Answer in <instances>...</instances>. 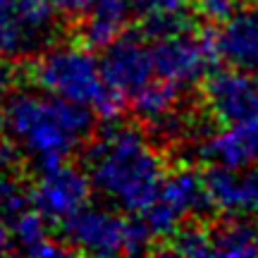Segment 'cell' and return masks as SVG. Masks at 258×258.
Here are the masks:
<instances>
[{"mask_svg": "<svg viewBox=\"0 0 258 258\" xmlns=\"http://www.w3.org/2000/svg\"><path fill=\"white\" fill-rule=\"evenodd\" d=\"M93 3L96 0H53V8H55V15H60L67 22H79L89 15Z\"/></svg>", "mask_w": 258, "mask_h": 258, "instance_id": "obj_23", "label": "cell"}, {"mask_svg": "<svg viewBox=\"0 0 258 258\" xmlns=\"http://www.w3.org/2000/svg\"><path fill=\"white\" fill-rule=\"evenodd\" d=\"M213 256L225 258H249L258 256L253 244V222L244 218H232L211 230Z\"/></svg>", "mask_w": 258, "mask_h": 258, "instance_id": "obj_14", "label": "cell"}, {"mask_svg": "<svg viewBox=\"0 0 258 258\" xmlns=\"http://www.w3.org/2000/svg\"><path fill=\"white\" fill-rule=\"evenodd\" d=\"M15 10H17V22L29 46L36 48L41 38L50 34V27H53V17H55L53 0H15Z\"/></svg>", "mask_w": 258, "mask_h": 258, "instance_id": "obj_16", "label": "cell"}, {"mask_svg": "<svg viewBox=\"0 0 258 258\" xmlns=\"http://www.w3.org/2000/svg\"><path fill=\"white\" fill-rule=\"evenodd\" d=\"M153 53V72L158 79L175 84L179 89L194 86L213 72V64L218 62L215 36L211 29L201 34H177L170 38H160L151 48Z\"/></svg>", "mask_w": 258, "mask_h": 258, "instance_id": "obj_6", "label": "cell"}, {"mask_svg": "<svg viewBox=\"0 0 258 258\" xmlns=\"http://www.w3.org/2000/svg\"><path fill=\"white\" fill-rule=\"evenodd\" d=\"M134 0H96L82 24V43L89 50H105L124 34Z\"/></svg>", "mask_w": 258, "mask_h": 258, "instance_id": "obj_13", "label": "cell"}, {"mask_svg": "<svg viewBox=\"0 0 258 258\" xmlns=\"http://www.w3.org/2000/svg\"><path fill=\"white\" fill-rule=\"evenodd\" d=\"M62 241L79 253L89 256H139L146 253L153 244L151 232L141 218H122L120 213L98 208V206H84L62 222Z\"/></svg>", "mask_w": 258, "mask_h": 258, "instance_id": "obj_3", "label": "cell"}, {"mask_svg": "<svg viewBox=\"0 0 258 258\" xmlns=\"http://www.w3.org/2000/svg\"><path fill=\"white\" fill-rule=\"evenodd\" d=\"M253 244H256V253H258V222H253Z\"/></svg>", "mask_w": 258, "mask_h": 258, "instance_id": "obj_27", "label": "cell"}, {"mask_svg": "<svg viewBox=\"0 0 258 258\" xmlns=\"http://www.w3.org/2000/svg\"><path fill=\"white\" fill-rule=\"evenodd\" d=\"M31 50L17 22L15 0H0V57H17Z\"/></svg>", "mask_w": 258, "mask_h": 258, "instance_id": "obj_20", "label": "cell"}, {"mask_svg": "<svg viewBox=\"0 0 258 258\" xmlns=\"http://www.w3.org/2000/svg\"><path fill=\"white\" fill-rule=\"evenodd\" d=\"M208 208L213 206L203 186V177H199V172L189 167H182L170 175L165 172L156 199L139 215L153 239L167 241L186 218L201 215Z\"/></svg>", "mask_w": 258, "mask_h": 258, "instance_id": "obj_5", "label": "cell"}, {"mask_svg": "<svg viewBox=\"0 0 258 258\" xmlns=\"http://www.w3.org/2000/svg\"><path fill=\"white\" fill-rule=\"evenodd\" d=\"M170 253H179V256L189 258H201V256H213V244H211V230L203 227L199 222L191 225H179L175 234L170 237Z\"/></svg>", "mask_w": 258, "mask_h": 258, "instance_id": "obj_19", "label": "cell"}, {"mask_svg": "<svg viewBox=\"0 0 258 258\" xmlns=\"http://www.w3.org/2000/svg\"><path fill=\"white\" fill-rule=\"evenodd\" d=\"M103 82L122 96L134 93L153 79V53L141 34H122L103 50L101 57Z\"/></svg>", "mask_w": 258, "mask_h": 258, "instance_id": "obj_9", "label": "cell"}, {"mask_svg": "<svg viewBox=\"0 0 258 258\" xmlns=\"http://www.w3.org/2000/svg\"><path fill=\"white\" fill-rule=\"evenodd\" d=\"M27 253L34 258H55V256H67V253H72V249H70V246H62V244H57V241H53L48 237L46 241L36 244V246L31 251H27Z\"/></svg>", "mask_w": 258, "mask_h": 258, "instance_id": "obj_24", "label": "cell"}, {"mask_svg": "<svg viewBox=\"0 0 258 258\" xmlns=\"http://www.w3.org/2000/svg\"><path fill=\"white\" fill-rule=\"evenodd\" d=\"M179 103V86L158 79V82L144 84L134 96H132V108L139 117L148 122H158L170 112H175V105Z\"/></svg>", "mask_w": 258, "mask_h": 258, "instance_id": "obj_15", "label": "cell"}, {"mask_svg": "<svg viewBox=\"0 0 258 258\" xmlns=\"http://www.w3.org/2000/svg\"><path fill=\"white\" fill-rule=\"evenodd\" d=\"M3 108L8 134L38 170L67 160L93 129L91 108L50 93H12Z\"/></svg>", "mask_w": 258, "mask_h": 258, "instance_id": "obj_2", "label": "cell"}, {"mask_svg": "<svg viewBox=\"0 0 258 258\" xmlns=\"http://www.w3.org/2000/svg\"><path fill=\"white\" fill-rule=\"evenodd\" d=\"M194 3H196V12L203 19L220 22V24L241 8V0H194Z\"/></svg>", "mask_w": 258, "mask_h": 258, "instance_id": "obj_22", "label": "cell"}, {"mask_svg": "<svg viewBox=\"0 0 258 258\" xmlns=\"http://www.w3.org/2000/svg\"><path fill=\"white\" fill-rule=\"evenodd\" d=\"M8 227L12 234V244H17L24 253L50 237L48 234V218L41 215L36 208H24L15 218H10Z\"/></svg>", "mask_w": 258, "mask_h": 258, "instance_id": "obj_18", "label": "cell"}, {"mask_svg": "<svg viewBox=\"0 0 258 258\" xmlns=\"http://www.w3.org/2000/svg\"><path fill=\"white\" fill-rule=\"evenodd\" d=\"M194 19L184 8H158V10H146V17L141 22V36L146 41H160V38H170L177 34L191 31Z\"/></svg>", "mask_w": 258, "mask_h": 258, "instance_id": "obj_17", "label": "cell"}, {"mask_svg": "<svg viewBox=\"0 0 258 258\" xmlns=\"http://www.w3.org/2000/svg\"><path fill=\"white\" fill-rule=\"evenodd\" d=\"M29 189L19 182L15 172H0V218L10 220L24 208H29Z\"/></svg>", "mask_w": 258, "mask_h": 258, "instance_id": "obj_21", "label": "cell"}, {"mask_svg": "<svg viewBox=\"0 0 258 258\" xmlns=\"http://www.w3.org/2000/svg\"><path fill=\"white\" fill-rule=\"evenodd\" d=\"M31 203L41 215L48 220L62 222L72 213L84 208L91 196V182L89 175L74 165L57 163V165L43 167L36 186L29 191Z\"/></svg>", "mask_w": 258, "mask_h": 258, "instance_id": "obj_7", "label": "cell"}, {"mask_svg": "<svg viewBox=\"0 0 258 258\" xmlns=\"http://www.w3.org/2000/svg\"><path fill=\"white\" fill-rule=\"evenodd\" d=\"M29 77L43 93L93 108L108 84L93 50L84 46H57L34 60Z\"/></svg>", "mask_w": 258, "mask_h": 258, "instance_id": "obj_4", "label": "cell"}, {"mask_svg": "<svg viewBox=\"0 0 258 258\" xmlns=\"http://www.w3.org/2000/svg\"><path fill=\"white\" fill-rule=\"evenodd\" d=\"M253 3H258V0H253Z\"/></svg>", "mask_w": 258, "mask_h": 258, "instance_id": "obj_28", "label": "cell"}, {"mask_svg": "<svg viewBox=\"0 0 258 258\" xmlns=\"http://www.w3.org/2000/svg\"><path fill=\"white\" fill-rule=\"evenodd\" d=\"M203 186L213 208L230 215H251L258 213V163L246 167H218L203 175Z\"/></svg>", "mask_w": 258, "mask_h": 258, "instance_id": "obj_10", "label": "cell"}, {"mask_svg": "<svg viewBox=\"0 0 258 258\" xmlns=\"http://www.w3.org/2000/svg\"><path fill=\"white\" fill-rule=\"evenodd\" d=\"M89 182L103 199L127 213H141L156 199L165 163L132 124H110L84 153Z\"/></svg>", "mask_w": 258, "mask_h": 258, "instance_id": "obj_1", "label": "cell"}, {"mask_svg": "<svg viewBox=\"0 0 258 258\" xmlns=\"http://www.w3.org/2000/svg\"><path fill=\"white\" fill-rule=\"evenodd\" d=\"M215 36L218 60L227 62L234 70L256 74L258 72V8L237 10L222 22Z\"/></svg>", "mask_w": 258, "mask_h": 258, "instance_id": "obj_11", "label": "cell"}, {"mask_svg": "<svg viewBox=\"0 0 258 258\" xmlns=\"http://www.w3.org/2000/svg\"><path fill=\"white\" fill-rule=\"evenodd\" d=\"M189 0H139V5L144 10H158V8H170V10H177V8H184Z\"/></svg>", "mask_w": 258, "mask_h": 258, "instance_id": "obj_25", "label": "cell"}, {"mask_svg": "<svg viewBox=\"0 0 258 258\" xmlns=\"http://www.w3.org/2000/svg\"><path fill=\"white\" fill-rule=\"evenodd\" d=\"M203 101L222 124H237L258 115V82L241 70H218L203 79Z\"/></svg>", "mask_w": 258, "mask_h": 258, "instance_id": "obj_8", "label": "cell"}, {"mask_svg": "<svg viewBox=\"0 0 258 258\" xmlns=\"http://www.w3.org/2000/svg\"><path fill=\"white\" fill-rule=\"evenodd\" d=\"M199 156L218 167H246L258 158V115L251 120L227 124L199 146Z\"/></svg>", "mask_w": 258, "mask_h": 258, "instance_id": "obj_12", "label": "cell"}, {"mask_svg": "<svg viewBox=\"0 0 258 258\" xmlns=\"http://www.w3.org/2000/svg\"><path fill=\"white\" fill-rule=\"evenodd\" d=\"M10 249H12V234H10L8 222L0 218V256H3V253H8Z\"/></svg>", "mask_w": 258, "mask_h": 258, "instance_id": "obj_26", "label": "cell"}]
</instances>
